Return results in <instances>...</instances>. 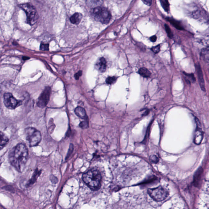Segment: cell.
Masks as SVG:
<instances>
[{
    "label": "cell",
    "instance_id": "11",
    "mask_svg": "<svg viewBox=\"0 0 209 209\" xmlns=\"http://www.w3.org/2000/svg\"><path fill=\"white\" fill-rule=\"evenodd\" d=\"M103 2V0H86L87 5L91 9L101 7Z\"/></svg>",
    "mask_w": 209,
    "mask_h": 209
},
{
    "label": "cell",
    "instance_id": "16",
    "mask_svg": "<svg viewBox=\"0 0 209 209\" xmlns=\"http://www.w3.org/2000/svg\"><path fill=\"white\" fill-rule=\"evenodd\" d=\"M203 138L202 132L199 128L196 130L195 133L194 142L196 144H199L201 143Z\"/></svg>",
    "mask_w": 209,
    "mask_h": 209
},
{
    "label": "cell",
    "instance_id": "15",
    "mask_svg": "<svg viewBox=\"0 0 209 209\" xmlns=\"http://www.w3.org/2000/svg\"><path fill=\"white\" fill-rule=\"evenodd\" d=\"M75 113L76 115L82 119H86L87 118L86 111L83 108L81 107H78L75 110Z\"/></svg>",
    "mask_w": 209,
    "mask_h": 209
},
{
    "label": "cell",
    "instance_id": "22",
    "mask_svg": "<svg viewBox=\"0 0 209 209\" xmlns=\"http://www.w3.org/2000/svg\"><path fill=\"white\" fill-rule=\"evenodd\" d=\"M117 78L115 76H109L106 79V82L108 84L114 83L117 81Z\"/></svg>",
    "mask_w": 209,
    "mask_h": 209
},
{
    "label": "cell",
    "instance_id": "1",
    "mask_svg": "<svg viewBox=\"0 0 209 209\" xmlns=\"http://www.w3.org/2000/svg\"><path fill=\"white\" fill-rule=\"evenodd\" d=\"M9 159L10 163L17 170L23 171L28 159V152L25 146L18 144L10 153Z\"/></svg>",
    "mask_w": 209,
    "mask_h": 209
},
{
    "label": "cell",
    "instance_id": "30",
    "mask_svg": "<svg viewBox=\"0 0 209 209\" xmlns=\"http://www.w3.org/2000/svg\"><path fill=\"white\" fill-rule=\"evenodd\" d=\"M157 39V37L156 36H153L151 37L150 40L151 41L153 42H154L156 41Z\"/></svg>",
    "mask_w": 209,
    "mask_h": 209
},
{
    "label": "cell",
    "instance_id": "13",
    "mask_svg": "<svg viewBox=\"0 0 209 209\" xmlns=\"http://www.w3.org/2000/svg\"><path fill=\"white\" fill-rule=\"evenodd\" d=\"M166 19L176 29L179 30H184V27H183L181 23L179 21L171 18H167Z\"/></svg>",
    "mask_w": 209,
    "mask_h": 209
},
{
    "label": "cell",
    "instance_id": "2",
    "mask_svg": "<svg viewBox=\"0 0 209 209\" xmlns=\"http://www.w3.org/2000/svg\"><path fill=\"white\" fill-rule=\"evenodd\" d=\"M83 179L91 190L96 191L101 187L102 176L98 170L92 169L83 174Z\"/></svg>",
    "mask_w": 209,
    "mask_h": 209
},
{
    "label": "cell",
    "instance_id": "7",
    "mask_svg": "<svg viewBox=\"0 0 209 209\" xmlns=\"http://www.w3.org/2000/svg\"><path fill=\"white\" fill-rule=\"evenodd\" d=\"M3 102L7 108L14 110L22 105L21 101L17 99L10 93H6L4 95Z\"/></svg>",
    "mask_w": 209,
    "mask_h": 209
},
{
    "label": "cell",
    "instance_id": "12",
    "mask_svg": "<svg viewBox=\"0 0 209 209\" xmlns=\"http://www.w3.org/2000/svg\"><path fill=\"white\" fill-rule=\"evenodd\" d=\"M106 61L104 58H100L99 60L96 64V68L101 72H105L106 69Z\"/></svg>",
    "mask_w": 209,
    "mask_h": 209
},
{
    "label": "cell",
    "instance_id": "5",
    "mask_svg": "<svg viewBox=\"0 0 209 209\" xmlns=\"http://www.w3.org/2000/svg\"><path fill=\"white\" fill-rule=\"evenodd\" d=\"M26 140L31 147L35 146L40 143L42 137L41 132L33 127H28L25 130Z\"/></svg>",
    "mask_w": 209,
    "mask_h": 209
},
{
    "label": "cell",
    "instance_id": "25",
    "mask_svg": "<svg viewBox=\"0 0 209 209\" xmlns=\"http://www.w3.org/2000/svg\"><path fill=\"white\" fill-rule=\"evenodd\" d=\"M79 126L82 129H86L89 127V123L87 121H83L80 123Z\"/></svg>",
    "mask_w": 209,
    "mask_h": 209
},
{
    "label": "cell",
    "instance_id": "23",
    "mask_svg": "<svg viewBox=\"0 0 209 209\" xmlns=\"http://www.w3.org/2000/svg\"><path fill=\"white\" fill-rule=\"evenodd\" d=\"M165 28L166 33H167L168 37L170 39H172L173 37V35L170 28H169V26L167 24L165 25Z\"/></svg>",
    "mask_w": 209,
    "mask_h": 209
},
{
    "label": "cell",
    "instance_id": "18",
    "mask_svg": "<svg viewBox=\"0 0 209 209\" xmlns=\"http://www.w3.org/2000/svg\"><path fill=\"white\" fill-rule=\"evenodd\" d=\"M138 73L141 76L145 78H149L150 77L151 75L150 72L145 68H141L140 69Z\"/></svg>",
    "mask_w": 209,
    "mask_h": 209
},
{
    "label": "cell",
    "instance_id": "8",
    "mask_svg": "<svg viewBox=\"0 0 209 209\" xmlns=\"http://www.w3.org/2000/svg\"><path fill=\"white\" fill-rule=\"evenodd\" d=\"M51 89L49 87H47L41 94L38 99L37 106L41 108H44L48 105L51 94Z\"/></svg>",
    "mask_w": 209,
    "mask_h": 209
},
{
    "label": "cell",
    "instance_id": "10",
    "mask_svg": "<svg viewBox=\"0 0 209 209\" xmlns=\"http://www.w3.org/2000/svg\"><path fill=\"white\" fill-rule=\"evenodd\" d=\"M196 69L200 87H201V90L203 91H206V88H205L204 79L202 69H201V67L199 64H198L196 65Z\"/></svg>",
    "mask_w": 209,
    "mask_h": 209
},
{
    "label": "cell",
    "instance_id": "28",
    "mask_svg": "<svg viewBox=\"0 0 209 209\" xmlns=\"http://www.w3.org/2000/svg\"><path fill=\"white\" fill-rule=\"evenodd\" d=\"M82 75V71H79L77 73H76L75 75V77L76 80H78L79 79L80 76Z\"/></svg>",
    "mask_w": 209,
    "mask_h": 209
},
{
    "label": "cell",
    "instance_id": "27",
    "mask_svg": "<svg viewBox=\"0 0 209 209\" xmlns=\"http://www.w3.org/2000/svg\"><path fill=\"white\" fill-rule=\"evenodd\" d=\"M152 50L155 54L159 52L160 50V45H158L152 48Z\"/></svg>",
    "mask_w": 209,
    "mask_h": 209
},
{
    "label": "cell",
    "instance_id": "14",
    "mask_svg": "<svg viewBox=\"0 0 209 209\" xmlns=\"http://www.w3.org/2000/svg\"><path fill=\"white\" fill-rule=\"evenodd\" d=\"M83 17L82 14L80 13L74 14L70 18V21L72 23L75 25H78L81 21Z\"/></svg>",
    "mask_w": 209,
    "mask_h": 209
},
{
    "label": "cell",
    "instance_id": "26",
    "mask_svg": "<svg viewBox=\"0 0 209 209\" xmlns=\"http://www.w3.org/2000/svg\"><path fill=\"white\" fill-rule=\"evenodd\" d=\"M150 160L152 162L155 163V164L157 163L159 160L157 157L155 155L152 156L150 157Z\"/></svg>",
    "mask_w": 209,
    "mask_h": 209
},
{
    "label": "cell",
    "instance_id": "6",
    "mask_svg": "<svg viewBox=\"0 0 209 209\" xmlns=\"http://www.w3.org/2000/svg\"><path fill=\"white\" fill-rule=\"evenodd\" d=\"M148 193L150 197L157 201H164L169 195L168 190L161 186L149 189L148 190Z\"/></svg>",
    "mask_w": 209,
    "mask_h": 209
},
{
    "label": "cell",
    "instance_id": "17",
    "mask_svg": "<svg viewBox=\"0 0 209 209\" xmlns=\"http://www.w3.org/2000/svg\"><path fill=\"white\" fill-rule=\"evenodd\" d=\"M201 58L206 62L209 63V48H204L201 53Z\"/></svg>",
    "mask_w": 209,
    "mask_h": 209
},
{
    "label": "cell",
    "instance_id": "31",
    "mask_svg": "<svg viewBox=\"0 0 209 209\" xmlns=\"http://www.w3.org/2000/svg\"><path fill=\"white\" fill-rule=\"evenodd\" d=\"M23 59L24 60H26L29 59V58L28 57H23Z\"/></svg>",
    "mask_w": 209,
    "mask_h": 209
},
{
    "label": "cell",
    "instance_id": "4",
    "mask_svg": "<svg viewBox=\"0 0 209 209\" xmlns=\"http://www.w3.org/2000/svg\"><path fill=\"white\" fill-rule=\"evenodd\" d=\"M19 6L26 14L27 23L31 25L35 24L37 19V10L35 7L29 3L22 4Z\"/></svg>",
    "mask_w": 209,
    "mask_h": 209
},
{
    "label": "cell",
    "instance_id": "24",
    "mask_svg": "<svg viewBox=\"0 0 209 209\" xmlns=\"http://www.w3.org/2000/svg\"><path fill=\"white\" fill-rule=\"evenodd\" d=\"M40 49L42 51H48L49 50V45L41 43V44Z\"/></svg>",
    "mask_w": 209,
    "mask_h": 209
},
{
    "label": "cell",
    "instance_id": "19",
    "mask_svg": "<svg viewBox=\"0 0 209 209\" xmlns=\"http://www.w3.org/2000/svg\"><path fill=\"white\" fill-rule=\"evenodd\" d=\"M9 139L2 132H1V148L2 149L7 143H8Z\"/></svg>",
    "mask_w": 209,
    "mask_h": 209
},
{
    "label": "cell",
    "instance_id": "3",
    "mask_svg": "<svg viewBox=\"0 0 209 209\" xmlns=\"http://www.w3.org/2000/svg\"><path fill=\"white\" fill-rule=\"evenodd\" d=\"M90 12L95 20L103 24H108L112 17L109 11L105 7H99L92 8Z\"/></svg>",
    "mask_w": 209,
    "mask_h": 209
},
{
    "label": "cell",
    "instance_id": "21",
    "mask_svg": "<svg viewBox=\"0 0 209 209\" xmlns=\"http://www.w3.org/2000/svg\"><path fill=\"white\" fill-rule=\"evenodd\" d=\"M184 75L186 77V79L190 83L195 82L196 81V79L194 76V74H188L187 73L184 72Z\"/></svg>",
    "mask_w": 209,
    "mask_h": 209
},
{
    "label": "cell",
    "instance_id": "20",
    "mask_svg": "<svg viewBox=\"0 0 209 209\" xmlns=\"http://www.w3.org/2000/svg\"><path fill=\"white\" fill-rule=\"evenodd\" d=\"M162 7L165 10V12H169V4L168 0H160Z\"/></svg>",
    "mask_w": 209,
    "mask_h": 209
},
{
    "label": "cell",
    "instance_id": "29",
    "mask_svg": "<svg viewBox=\"0 0 209 209\" xmlns=\"http://www.w3.org/2000/svg\"><path fill=\"white\" fill-rule=\"evenodd\" d=\"M142 1L148 6H150L152 3V0H142Z\"/></svg>",
    "mask_w": 209,
    "mask_h": 209
},
{
    "label": "cell",
    "instance_id": "9",
    "mask_svg": "<svg viewBox=\"0 0 209 209\" xmlns=\"http://www.w3.org/2000/svg\"><path fill=\"white\" fill-rule=\"evenodd\" d=\"M194 9V12H192L191 15L193 16L194 18L196 19H207L206 17H208L207 15L206 12L203 8H201L200 7L196 6Z\"/></svg>",
    "mask_w": 209,
    "mask_h": 209
}]
</instances>
